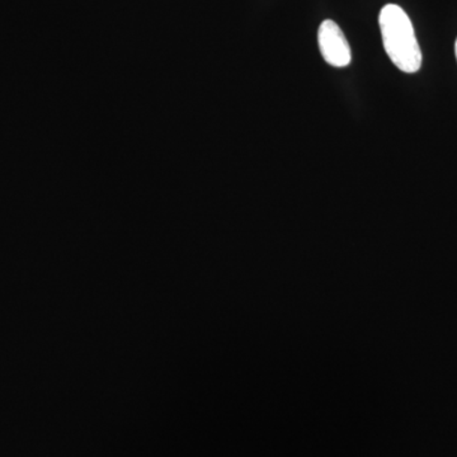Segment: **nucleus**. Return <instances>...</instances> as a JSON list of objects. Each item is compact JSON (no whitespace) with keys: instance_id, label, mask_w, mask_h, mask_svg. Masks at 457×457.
<instances>
[{"instance_id":"f257e3e1","label":"nucleus","mask_w":457,"mask_h":457,"mask_svg":"<svg viewBox=\"0 0 457 457\" xmlns=\"http://www.w3.org/2000/svg\"><path fill=\"white\" fill-rule=\"evenodd\" d=\"M384 49L393 64L404 71L414 74L422 66V51L404 9L396 4H386L378 16Z\"/></svg>"},{"instance_id":"f03ea898","label":"nucleus","mask_w":457,"mask_h":457,"mask_svg":"<svg viewBox=\"0 0 457 457\" xmlns=\"http://www.w3.org/2000/svg\"><path fill=\"white\" fill-rule=\"evenodd\" d=\"M318 44L321 56L335 68H345L351 64L350 44L335 21L326 20L319 27Z\"/></svg>"},{"instance_id":"7ed1b4c3","label":"nucleus","mask_w":457,"mask_h":457,"mask_svg":"<svg viewBox=\"0 0 457 457\" xmlns=\"http://www.w3.org/2000/svg\"><path fill=\"white\" fill-rule=\"evenodd\" d=\"M455 54H456V59H457V40H456V44H455Z\"/></svg>"}]
</instances>
